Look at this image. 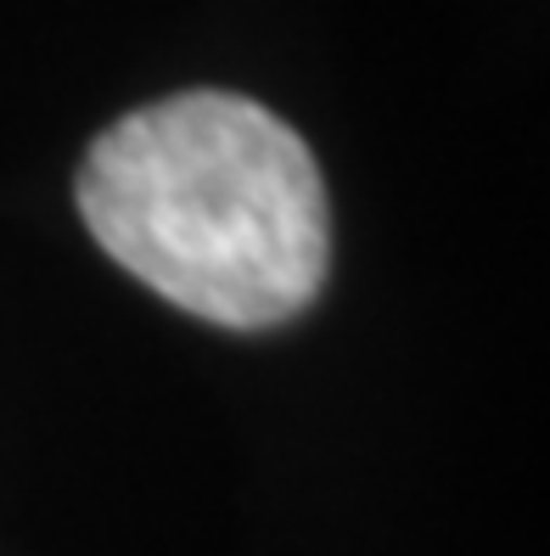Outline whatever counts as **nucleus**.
<instances>
[{"instance_id":"obj_1","label":"nucleus","mask_w":550,"mask_h":556,"mask_svg":"<svg viewBox=\"0 0 550 556\" xmlns=\"http://www.w3.org/2000/svg\"><path fill=\"white\" fill-rule=\"evenodd\" d=\"M74 198L113 265L214 326H281L327 281L320 163L293 124L236 90L124 113L90 141Z\"/></svg>"}]
</instances>
